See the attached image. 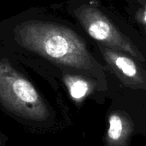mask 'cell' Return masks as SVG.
<instances>
[{
	"mask_svg": "<svg viewBox=\"0 0 146 146\" xmlns=\"http://www.w3.org/2000/svg\"><path fill=\"white\" fill-rule=\"evenodd\" d=\"M76 16L86 32L98 43L122 52L140 63L145 61L135 44L96 7L82 5L76 10Z\"/></svg>",
	"mask_w": 146,
	"mask_h": 146,
	"instance_id": "cell-2",
	"label": "cell"
},
{
	"mask_svg": "<svg viewBox=\"0 0 146 146\" xmlns=\"http://www.w3.org/2000/svg\"><path fill=\"white\" fill-rule=\"evenodd\" d=\"M135 17L137 21L146 28V6H144L143 8H140L138 9V11L136 12Z\"/></svg>",
	"mask_w": 146,
	"mask_h": 146,
	"instance_id": "cell-7",
	"label": "cell"
},
{
	"mask_svg": "<svg viewBox=\"0 0 146 146\" xmlns=\"http://www.w3.org/2000/svg\"><path fill=\"white\" fill-rule=\"evenodd\" d=\"M136 1H139V2H140L144 6H146V0H136Z\"/></svg>",
	"mask_w": 146,
	"mask_h": 146,
	"instance_id": "cell-8",
	"label": "cell"
},
{
	"mask_svg": "<svg viewBox=\"0 0 146 146\" xmlns=\"http://www.w3.org/2000/svg\"><path fill=\"white\" fill-rule=\"evenodd\" d=\"M0 96L19 108H40V99L36 89L5 60H0Z\"/></svg>",
	"mask_w": 146,
	"mask_h": 146,
	"instance_id": "cell-3",
	"label": "cell"
},
{
	"mask_svg": "<svg viewBox=\"0 0 146 146\" xmlns=\"http://www.w3.org/2000/svg\"><path fill=\"white\" fill-rule=\"evenodd\" d=\"M65 80L70 95L74 99L79 100L85 97L91 89L90 83L82 77L68 75L66 77Z\"/></svg>",
	"mask_w": 146,
	"mask_h": 146,
	"instance_id": "cell-5",
	"label": "cell"
},
{
	"mask_svg": "<svg viewBox=\"0 0 146 146\" xmlns=\"http://www.w3.org/2000/svg\"><path fill=\"white\" fill-rule=\"evenodd\" d=\"M122 132V120L119 115L112 114L110 118L109 136L113 140L120 139Z\"/></svg>",
	"mask_w": 146,
	"mask_h": 146,
	"instance_id": "cell-6",
	"label": "cell"
},
{
	"mask_svg": "<svg viewBox=\"0 0 146 146\" xmlns=\"http://www.w3.org/2000/svg\"><path fill=\"white\" fill-rule=\"evenodd\" d=\"M107 68L125 86L146 89V71L131 56L98 43Z\"/></svg>",
	"mask_w": 146,
	"mask_h": 146,
	"instance_id": "cell-4",
	"label": "cell"
},
{
	"mask_svg": "<svg viewBox=\"0 0 146 146\" xmlns=\"http://www.w3.org/2000/svg\"><path fill=\"white\" fill-rule=\"evenodd\" d=\"M18 42L25 48L56 64L92 72L97 62L85 41L72 29L52 22L29 21L15 29Z\"/></svg>",
	"mask_w": 146,
	"mask_h": 146,
	"instance_id": "cell-1",
	"label": "cell"
}]
</instances>
